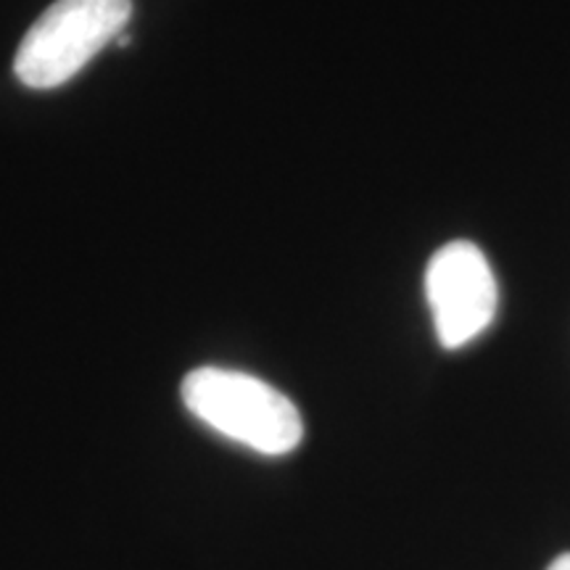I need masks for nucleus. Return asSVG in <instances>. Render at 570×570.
<instances>
[{"label":"nucleus","instance_id":"obj_3","mask_svg":"<svg viewBox=\"0 0 570 570\" xmlns=\"http://www.w3.org/2000/svg\"><path fill=\"white\" fill-rule=\"evenodd\" d=\"M425 296L444 348L468 346L497 317V277L481 248L470 240H452L431 256Z\"/></svg>","mask_w":570,"mask_h":570},{"label":"nucleus","instance_id":"obj_5","mask_svg":"<svg viewBox=\"0 0 570 570\" xmlns=\"http://www.w3.org/2000/svg\"><path fill=\"white\" fill-rule=\"evenodd\" d=\"M114 42H117V46H122V48H127V46H130V35H127V32H122V35H119V38H117V40H114Z\"/></svg>","mask_w":570,"mask_h":570},{"label":"nucleus","instance_id":"obj_1","mask_svg":"<svg viewBox=\"0 0 570 570\" xmlns=\"http://www.w3.org/2000/svg\"><path fill=\"white\" fill-rule=\"evenodd\" d=\"M183 402L223 436L281 458L302 444L296 404L259 377L225 367H198L183 381Z\"/></svg>","mask_w":570,"mask_h":570},{"label":"nucleus","instance_id":"obj_2","mask_svg":"<svg viewBox=\"0 0 570 570\" xmlns=\"http://www.w3.org/2000/svg\"><path fill=\"white\" fill-rule=\"evenodd\" d=\"M132 0H56L21 40L13 71L35 90L69 82L98 51L125 32Z\"/></svg>","mask_w":570,"mask_h":570},{"label":"nucleus","instance_id":"obj_4","mask_svg":"<svg viewBox=\"0 0 570 570\" xmlns=\"http://www.w3.org/2000/svg\"><path fill=\"white\" fill-rule=\"evenodd\" d=\"M547 570H570V552H566V554H560V558H558V560H554V562H552V566H550V568H547Z\"/></svg>","mask_w":570,"mask_h":570}]
</instances>
